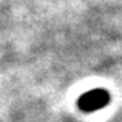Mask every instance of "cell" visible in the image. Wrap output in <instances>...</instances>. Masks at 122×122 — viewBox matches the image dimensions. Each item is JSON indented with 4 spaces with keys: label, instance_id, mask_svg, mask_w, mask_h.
Instances as JSON below:
<instances>
[{
    "label": "cell",
    "instance_id": "obj_1",
    "mask_svg": "<svg viewBox=\"0 0 122 122\" xmlns=\"http://www.w3.org/2000/svg\"><path fill=\"white\" fill-rule=\"evenodd\" d=\"M110 103V94L105 88H94L77 98V107L83 113H95Z\"/></svg>",
    "mask_w": 122,
    "mask_h": 122
}]
</instances>
